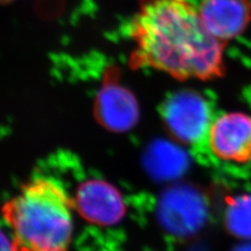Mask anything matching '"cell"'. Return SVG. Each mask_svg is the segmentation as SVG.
I'll return each instance as SVG.
<instances>
[{"label": "cell", "mask_w": 251, "mask_h": 251, "mask_svg": "<svg viewBox=\"0 0 251 251\" xmlns=\"http://www.w3.org/2000/svg\"><path fill=\"white\" fill-rule=\"evenodd\" d=\"M130 35L135 66L180 81H214L225 75L226 44L210 35L190 0H140Z\"/></svg>", "instance_id": "cell-1"}, {"label": "cell", "mask_w": 251, "mask_h": 251, "mask_svg": "<svg viewBox=\"0 0 251 251\" xmlns=\"http://www.w3.org/2000/svg\"><path fill=\"white\" fill-rule=\"evenodd\" d=\"M208 148L216 158L246 164L251 161V115L234 111L217 116L208 126Z\"/></svg>", "instance_id": "cell-3"}, {"label": "cell", "mask_w": 251, "mask_h": 251, "mask_svg": "<svg viewBox=\"0 0 251 251\" xmlns=\"http://www.w3.org/2000/svg\"><path fill=\"white\" fill-rule=\"evenodd\" d=\"M0 1H1V2H7V1H10V0H0Z\"/></svg>", "instance_id": "cell-11"}, {"label": "cell", "mask_w": 251, "mask_h": 251, "mask_svg": "<svg viewBox=\"0 0 251 251\" xmlns=\"http://www.w3.org/2000/svg\"><path fill=\"white\" fill-rule=\"evenodd\" d=\"M225 201L227 228L235 237L251 239V195L229 196Z\"/></svg>", "instance_id": "cell-8"}, {"label": "cell", "mask_w": 251, "mask_h": 251, "mask_svg": "<svg viewBox=\"0 0 251 251\" xmlns=\"http://www.w3.org/2000/svg\"><path fill=\"white\" fill-rule=\"evenodd\" d=\"M0 251H14L10 234L0 229Z\"/></svg>", "instance_id": "cell-9"}, {"label": "cell", "mask_w": 251, "mask_h": 251, "mask_svg": "<svg viewBox=\"0 0 251 251\" xmlns=\"http://www.w3.org/2000/svg\"><path fill=\"white\" fill-rule=\"evenodd\" d=\"M73 198L75 213L100 227L119 224L127 211L121 192L105 180L90 179L83 182Z\"/></svg>", "instance_id": "cell-4"}, {"label": "cell", "mask_w": 251, "mask_h": 251, "mask_svg": "<svg viewBox=\"0 0 251 251\" xmlns=\"http://www.w3.org/2000/svg\"><path fill=\"white\" fill-rule=\"evenodd\" d=\"M75 213L73 196L50 177L22 184L0 207L14 251H69Z\"/></svg>", "instance_id": "cell-2"}, {"label": "cell", "mask_w": 251, "mask_h": 251, "mask_svg": "<svg viewBox=\"0 0 251 251\" xmlns=\"http://www.w3.org/2000/svg\"><path fill=\"white\" fill-rule=\"evenodd\" d=\"M169 129L183 141H193L200 130L198 103L191 97L180 96L171 100L164 112Z\"/></svg>", "instance_id": "cell-7"}, {"label": "cell", "mask_w": 251, "mask_h": 251, "mask_svg": "<svg viewBox=\"0 0 251 251\" xmlns=\"http://www.w3.org/2000/svg\"><path fill=\"white\" fill-rule=\"evenodd\" d=\"M235 251H251V244L241 246L240 248H238Z\"/></svg>", "instance_id": "cell-10"}, {"label": "cell", "mask_w": 251, "mask_h": 251, "mask_svg": "<svg viewBox=\"0 0 251 251\" xmlns=\"http://www.w3.org/2000/svg\"><path fill=\"white\" fill-rule=\"evenodd\" d=\"M99 116L108 128L127 130L138 116L137 106L132 94L120 86H107L99 97Z\"/></svg>", "instance_id": "cell-6"}, {"label": "cell", "mask_w": 251, "mask_h": 251, "mask_svg": "<svg viewBox=\"0 0 251 251\" xmlns=\"http://www.w3.org/2000/svg\"><path fill=\"white\" fill-rule=\"evenodd\" d=\"M198 9L210 35L225 44L244 34L251 22L250 0H201Z\"/></svg>", "instance_id": "cell-5"}]
</instances>
